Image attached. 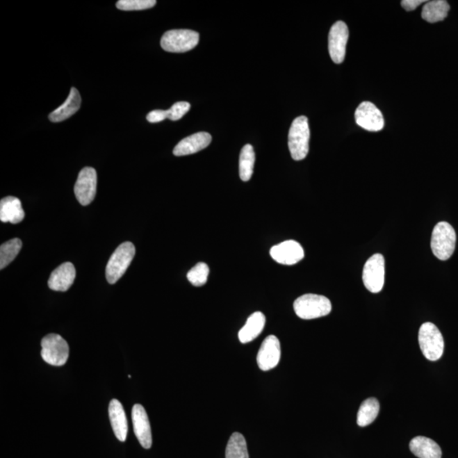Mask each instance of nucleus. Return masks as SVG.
Returning a JSON list of instances; mask_svg holds the SVG:
<instances>
[{"label": "nucleus", "instance_id": "nucleus-1", "mask_svg": "<svg viewBox=\"0 0 458 458\" xmlns=\"http://www.w3.org/2000/svg\"><path fill=\"white\" fill-rule=\"evenodd\" d=\"M294 310L300 318L311 320L329 315L332 310V304L325 296L306 294L295 300Z\"/></svg>", "mask_w": 458, "mask_h": 458}, {"label": "nucleus", "instance_id": "nucleus-2", "mask_svg": "<svg viewBox=\"0 0 458 458\" xmlns=\"http://www.w3.org/2000/svg\"><path fill=\"white\" fill-rule=\"evenodd\" d=\"M455 230L450 223L440 222L434 227L431 237V250L434 256L441 261L448 260L456 248Z\"/></svg>", "mask_w": 458, "mask_h": 458}, {"label": "nucleus", "instance_id": "nucleus-3", "mask_svg": "<svg viewBox=\"0 0 458 458\" xmlns=\"http://www.w3.org/2000/svg\"><path fill=\"white\" fill-rule=\"evenodd\" d=\"M310 129L304 115L295 118L288 132V149L295 161L305 159L309 152Z\"/></svg>", "mask_w": 458, "mask_h": 458}, {"label": "nucleus", "instance_id": "nucleus-4", "mask_svg": "<svg viewBox=\"0 0 458 458\" xmlns=\"http://www.w3.org/2000/svg\"><path fill=\"white\" fill-rule=\"evenodd\" d=\"M418 342L427 359L437 361L443 355L444 338L441 331L432 322H425L419 329Z\"/></svg>", "mask_w": 458, "mask_h": 458}, {"label": "nucleus", "instance_id": "nucleus-5", "mask_svg": "<svg viewBox=\"0 0 458 458\" xmlns=\"http://www.w3.org/2000/svg\"><path fill=\"white\" fill-rule=\"evenodd\" d=\"M136 256V247L131 242L119 245L106 265V275L108 282L114 284L122 278Z\"/></svg>", "mask_w": 458, "mask_h": 458}, {"label": "nucleus", "instance_id": "nucleus-6", "mask_svg": "<svg viewBox=\"0 0 458 458\" xmlns=\"http://www.w3.org/2000/svg\"><path fill=\"white\" fill-rule=\"evenodd\" d=\"M199 34L187 29L170 30L161 38V45L164 51L171 53H184L197 46Z\"/></svg>", "mask_w": 458, "mask_h": 458}, {"label": "nucleus", "instance_id": "nucleus-7", "mask_svg": "<svg viewBox=\"0 0 458 458\" xmlns=\"http://www.w3.org/2000/svg\"><path fill=\"white\" fill-rule=\"evenodd\" d=\"M41 346V356L45 363L58 367L67 363L69 345L59 334H48L42 340Z\"/></svg>", "mask_w": 458, "mask_h": 458}, {"label": "nucleus", "instance_id": "nucleus-8", "mask_svg": "<svg viewBox=\"0 0 458 458\" xmlns=\"http://www.w3.org/2000/svg\"><path fill=\"white\" fill-rule=\"evenodd\" d=\"M386 278V261L381 254H375L365 263L363 281L372 293H379L384 287Z\"/></svg>", "mask_w": 458, "mask_h": 458}, {"label": "nucleus", "instance_id": "nucleus-9", "mask_svg": "<svg viewBox=\"0 0 458 458\" xmlns=\"http://www.w3.org/2000/svg\"><path fill=\"white\" fill-rule=\"evenodd\" d=\"M97 190V172L92 167H84L80 172L74 187V193L82 206L94 201Z\"/></svg>", "mask_w": 458, "mask_h": 458}, {"label": "nucleus", "instance_id": "nucleus-10", "mask_svg": "<svg viewBox=\"0 0 458 458\" xmlns=\"http://www.w3.org/2000/svg\"><path fill=\"white\" fill-rule=\"evenodd\" d=\"M349 38L347 25L343 22L334 23L329 34V51L334 63H343Z\"/></svg>", "mask_w": 458, "mask_h": 458}, {"label": "nucleus", "instance_id": "nucleus-11", "mask_svg": "<svg viewBox=\"0 0 458 458\" xmlns=\"http://www.w3.org/2000/svg\"><path fill=\"white\" fill-rule=\"evenodd\" d=\"M355 119L358 126L369 132H379L384 126L382 113L369 101L360 104L355 113Z\"/></svg>", "mask_w": 458, "mask_h": 458}, {"label": "nucleus", "instance_id": "nucleus-12", "mask_svg": "<svg viewBox=\"0 0 458 458\" xmlns=\"http://www.w3.org/2000/svg\"><path fill=\"white\" fill-rule=\"evenodd\" d=\"M281 357V347L279 338L269 336L265 338L258 352L256 361L261 370L269 371L278 366Z\"/></svg>", "mask_w": 458, "mask_h": 458}, {"label": "nucleus", "instance_id": "nucleus-13", "mask_svg": "<svg viewBox=\"0 0 458 458\" xmlns=\"http://www.w3.org/2000/svg\"><path fill=\"white\" fill-rule=\"evenodd\" d=\"M270 255L273 260L279 264L291 265L301 261L305 252L302 246L295 240H286L279 245L272 246Z\"/></svg>", "mask_w": 458, "mask_h": 458}, {"label": "nucleus", "instance_id": "nucleus-14", "mask_svg": "<svg viewBox=\"0 0 458 458\" xmlns=\"http://www.w3.org/2000/svg\"><path fill=\"white\" fill-rule=\"evenodd\" d=\"M132 419L134 434L138 441L144 448H151L152 445L151 423H149L147 413L143 406L140 404L133 406Z\"/></svg>", "mask_w": 458, "mask_h": 458}, {"label": "nucleus", "instance_id": "nucleus-15", "mask_svg": "<svg viewBox=\"0 0 458 458\" xmlns=\"http://www.w3.org/2000/svg\"><path fill=\"white\" fill-rule=\"evenodd\" d=\"M211 142V134L202 132L188 136L181 140L173 149V154L176 156H184L192 155L209 146Z\"/></svg>", "mask_w": 458, "mask_h": 458}, {"label": "nucleus", "instance_id": "nucleus-16", "mask_svg": "<svg viewBox=\"0 0 458 458\" xmlns=\"http://www.w3.org/2000/svg\"><path fill=\"white\" fill-rule=\"evenodd\" d=\"M76 278V269L71 263L61 264L51 273L49 287L55 291H67L72 286Z\"/></svg>", "mask_w": 458, "mask_h": 458}, {"label": "nucleus", "instance_id": "nucleus-17", "mask_svg": "<svg viewBox=\"0 0 458 458\" xmlns=\"http://www.w3.org/2000/svg\"><path fill=\"white\" fill-rule=\"evenodd\" d=\"M109 417L115 437L123 442L128 436V420L124 408L117 399L111 400L109 405Z\"/></svg>", "mask_w": 458, "mask_h": 458}, {"label": "nucleus", "instance_id": "nucleus-18", "mask_svg": "<svg viewBox=\"0 0 458 458\" xmlns=\"http://www.w3.org/2000/svg\"><path fill=\"white\" fill-rule=\"evenodd\" d=\"M25 218L20 199L8 196L0 202V220L3 222H10L13 224L22 222Z\"/></svg>", "mask_w": 458, "mask_h": 458}, {"label": "nucleus", "instance_id": "nucleus-19", "mask_svg": "<svg viewBox=\"0 0 458 458\" xmlns=\"http://www.w3.org/2000/svg\"><path fill=\"white\" fill-rule=\"evenodd\" d=\"M81 103H82V99H81L79 90L75 88H72L67 101L49 115V120L52 122L67 120L80 109Z\"/></svg>", "mask_w": 458, "mask_h": 458}, {"label": "nucleus", "instance_id": "nucleus-20", "mask_svg": "<svg viewBox=\"0 0 458 458\" xmlns=\"http://www.w3.org/2000/svg\"><path fill=\"white\" fill-rule=\"evenodd\" d=\"M265 317L261 311H256L247 319L245 326L238 332V340L247 344L260 336L265 327Z\"/></svg>", "mask_w": 458, "mask_h": 458}, {"label": "nucleus", "instance_id": "nucleus-21", "mask_svg": "<svg viewBox=\"0 0 458 458\" xmlns=\"http://www.w3.org/2000/svg\"><path fill=\"white\" fill-rule=\"evenodd\" d=\"M411 452L418 458H441L442 451L436 441L425 436H417L411 441Z\"/></svg>", "mask_w": 458, "mask_h": 458}, {"label": "nucleus", "instance_id": "nucleus-22", "mask_svg": "<svg viewBox=\"0 0 458 458\" xmlns=\"http://www.w3.org/2000/svg\"><path fill=\"white\" fill-rule=\"evenodd\" d=\"M450 6L445 0H433L425 3L422 10L423 20L430 23L443 21L448 17Z\"/></svg>", "mask_w": 458, "mask_h": 458}, {"label": "nucleus", "instance_id": "nucleus-23", "mask_svg": "<svg viewBox=\"0 0 458 458\" xmlns=\"http://www.w3.org/2000/svg\"><path fill=\"white\" fill-rule=\"evenodd\" d=\"M379 402L376 398H368L361 403L357 414V425L366 427L375 420L379 413Z\"/></svg>", "mask_w": 458, "mask_h": 458}, {"label": "nucleus", "instance_id": "nucleus-24", "mask_svg": "<svg viewBox=\"0 0 458 458\" xmlns=\"http://www.w3.org/2000/svg\"><path fill=\"white\" fill-rule=\"evenodd\" d=\"M256 156L251 145H246L242 149L240 156V177L242 181L247 182L252 179Z\"/></svg>", "mask_w": 458, "mask_h": 458}, {"label": "nucleus", "instance_id": "nucleus-25", "mask_svg": "<svg viewBox=\"0 0 458 458\" xmlns=\"http://www.w3.org/2000/svg\"><path fill=\"white\" fill-rule=\"evenodd\" d=\"M226 458H250L243 434L236 432L231 436L226 448Z\"/></svg>", "mask_w": 458, "mask_h": 458}, {"label": "nucleus", "instance_id": "nucleus-26", "mask_svg": "<svg viewBox=\"0 0 458 458\" xmlns=\"http://www.w3.org/2000/svg\"><path fill=\"white\" fill-rule=\"evenodd\" d=\"M22 247L20 238H13L1 245L0 247V269H3L13 263Z\"/></svg>", "mask_w": 458, "mask_h": 458}, {"label": "nucleus", "instance_id": "nucleus-27", "mask_svg": "<svg viewBox=\"0 0 458 458\" xmlns=\"http://www.w3.org/2000/svg\"><path fill=\"white\" fill-rule=\"evenodd\" d=\"M209 272L210 269L207 264L199 263L188 272L187 278L194 286L201 287L206 284Z\"/></svg>", "mask_w": 458, "mask_h": 458}, {"label": "nucleus", "instance_id": "nucleus-28", "mask_svg": "<svg viewBox=\"0 0 458 458\" xmlns=\"http://www.w3.org/2000/svg\"><path fill=\"white\" fill-rule=\"evenodd\" d=\"M156 0H120L117 7L121 10H143L156 6Z\"/></svg>", "mask_w": 458, "mask_h": 458}, {"label": "nucleus", "instance_id": "nucleus-29", "mask_svg": "<svg viewBox=\"0 0 458 458\" xmlns=\"http://www.w3.org/2000/svg\"><path fill=\"white\" fill-rule=\"evenodd\" d=\"M190 109V104L186 101L177 102L167 110L168 119L178 121Z\"/></svg>", "mask_w": 458, "mask_h": 458}, {"label": "nucleus", "instance_id": "nucleus-30", "mask_svg": "<svg viewBox=\"0 0 458 458\" xmlns=\"http://www.w3.org/2000/svg\"><path fill=\"white\" fill-rule=\"evenodd\" d=\"M147 120L149 122L157 123L163 122L165 119L168 118L167 111L156 110L152 111L147 115Z\"/></svg>", "mask_w": 458, "mask_h": 458}, {"label": "nucleus", "instance_id": "nucleus-31", "mask_svg": "<svg viewBox=\"0 0 458 458\" xmlns=\"http://www.w3.org/2000/svg\"><path fill=\"white\" fill-rule=\"evenodd\" d=\"M423 3H426V1L425 0H402L401 3L407 11H411L417 9Z\"/></svg>", "mask_w": 458, "mask_h": 458}]
</instances>
